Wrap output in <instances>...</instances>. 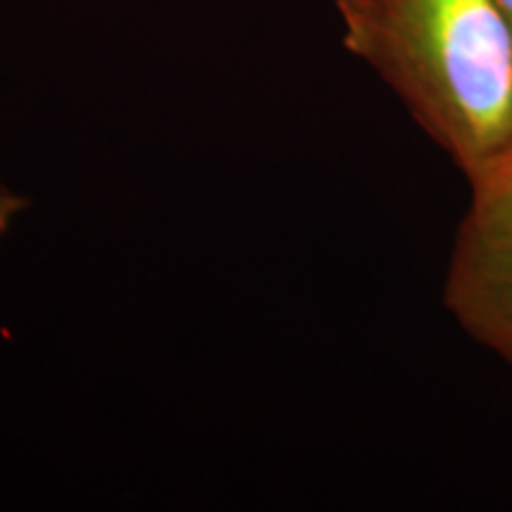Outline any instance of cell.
I'll list each match as a JSON object with an SVG mask.
<instances>
[{
	"mask_svg": "<svg viewBox=\"0 0 512 512\" xmlns=\"http://www.w3.org/2000/svg\"><path fill=\"white\" fill-rule=\"evenodd\" d=\"M444 304L475 342L512 366V150L470 178Z\"/></svg>",
	"mask_w": 512,
	"mask_h": 512,
	"instance_id": "2",
	"label": "cell"
},
{
	"mask_svg": "<svg viewBox=\"0 0 512 512\" xmlns=\"http://www.w3.org/2000/svg\"><path fill=\"white\" fill-rule=\"evenodd\" d=\"M344 46L470 181L512 150V27L498 0H337Z\"/></svg>",
	"mask_w": 512,
	"mask_h": 512,
	"instance_id": "1",
	"label": "cell"
},
{
	"mask_svg": "<svg viewBox=\"0 0 512 512\" xmlns=\"http://www.w3.org/2000/svg\"><path fill=\"white\" fill-rule=\"evenodd\" d=\"M498 5H501V10L505 12V17H508V22L512 27V0H498Z\"/></svg>",
	"mask_w": 512,
	"mask_h": 512,
	"instance_id": "4",
	"label": "cell"
},
{
	"mask_svg": "<svg viewBox=\"0 0 512 512\" xmlns=\"http://www.w3.org/2000/svg\"><path fill=\"white\" fill-rule=\"evenodd\" d=\"M24 207H27V200H24L22 195H15V192L8 190L3 183H0V240L5 238V233L10 230L15 216Z\"/></svg>",
	"mask_w": 512,
	"mask_h": 512,
	"instance_id": "3",
	"label": "cell"
}]
</instances>
